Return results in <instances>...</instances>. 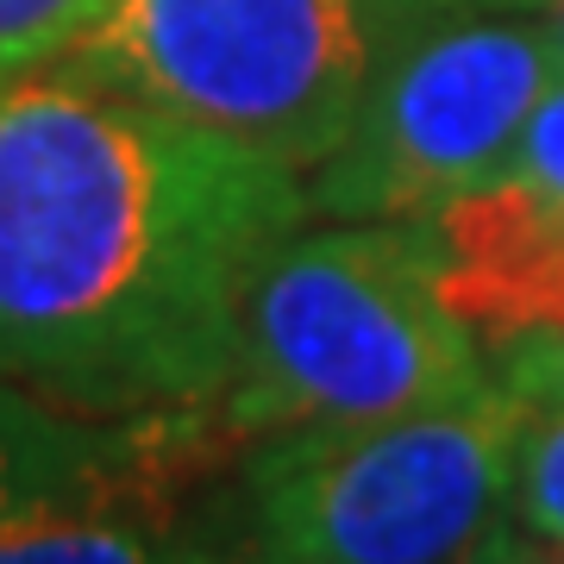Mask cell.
<instances>
[{"instance_id": "obj_4", "label": "cell", "mask_w": 564, "mask_h": 564, "mask_svg": "<svg viewBox=\"0 0 564 564\" xmlns=\"http://www.w3.org/2000/svg\"><path fill=\"white\" fill-rule=\"evenodd\" d=\"M408 0H113L63 69L314 176Z\"/></svg>"}, {"instance_id": "obj_11", "label": "cell", "mask_w": 564, "mask_h": 564, "mask_svg": "<svg viewBox=\"0 0 564 564\" xmlns=\"http://www.w3.org/2000/svg\"><path fill=\"white\" fill-rule=\"evenodd\" d=\"M170 564H276V558L263 552L258 527H251L239 496L232 502L226 496H202L188 527H182L176 552H170Z\"/></svg>"}, {"instance_id": "obj_5", "label": "cell", "mask_w": 564, "mask_h": 564, "mask_svg": "<svg viewBox=\"0 0 564 564\" xmlns=\"http://www.w3.org/2000/svg\"><path fill=\"white\" fill-rule=\"evenodd\" d=\"M558 76V44L521 0H408L351 132L307 176L314 220H433L502 176Z\"/></svg>"}, {"instance_id": "obj_6", "label": "cell", "mask_w": 564, "mask_h": 564, "mask_svg": "<svg viewBox=\"0 0 564 564\" xmlns=\"http://www.w3.org/2000/svg\"><path fill=\"white\" fill-rule=\"evenodd\" d=\"M226 452L214 402L95 414L0 383V564H170Z\"/></svg>"}, {"instance_id": "obj_3", "label": "cell", "mask_w": 564, "mask_h": 564, "mask_svg": "<svg viewBox=\"0 0 564 564\" xmlns=\"http://www.w3.org/2000/svg\"><path fill=\"white\" fill-rule=\"evenodd\" d=\"M533 402L484 383L251 440L239 502L276 564H452L502 521Z\"/></svg>"}, {"instance_id": "obj_1", "label": "cell", "mask_w": 564, "mask_h": 564, "mask_svg": "<svg viewBox=\"0 0 564 564\" xmlns=\"http://www.w3.org/2000/svg\"><path fill=\"white\" fill-rule=\"evenodd\" d=\"M307 176L76 69L0 88V383L95 414L220 402Z\"/></svg>"}, {"instance_id": "obj_7", "label": "cell", "mask_w": 564, "mask_h": 564, "mask_svg": "<svg viewBox=\"0 0 564 564\" xmlns=\"http://www.w3.org/2000/svg\"><path fill=\"white\" fill-rule=\"evenodd\" d=\"M421 226L489 377L533 408H564V214L484 182Z\"/></svg>"}, {"instance_id": "obj_2", "label": "cell", "mask_w": 564, "mask_h": 564, "mask_svg": "<svg viewBox=\"0 0 564 564\" xmlns=\"http://www.w3.org/2000/svg\"><path fill=\"white\" fill-rule=\"evenodd\" d=\"M496 383L445 302L421 220L295 226L251 270L220 421L251 445L307 421H370Z\"/></svg>"}, {"instance_id": "obj_12", "label": "cell", "mask_w": 564, "mask_h": 564, "mask_svg": "<svg viewBox=\"0 0 564 564\" xmlns=\"http://www.w3.org/2000/svg\"><path fill=\"white\" fill-rule=\"evenodd\" d=\"M477 552H484V564H564V545L545 540V533H533V527H489L484 540H477Z\"/></svg>"}, {"instance_id": "obj_13", "label": "cell", "mask_w": 564, "mask_h": 564, "mask_svg": "<svg viewBox=\"0 0 564 564\" xmlns=\"http://www.w3.org/2000/svg\"><path fill=\"white\" fill-rule=\"evenodd\" d=\"M521 7H533V20L552 32V44H558V57H564V0H521Z\"/></svg>"}, {"instance_id": "obj_14", "label": "cell", "mask_w": 564, "mask_h": 564, "mask_svg": "<svg viewBox=\"0 0 564 564\" xmlns=\"http://www.w3.org/2000/svg\"><path fill=\"white\" fill-rule=\"evenodd\" d=\"M452 564H484V552H477V545H470V552H464V558H452Z\"/></svg>"}, {"instance_id": "obj_9", "label": "cell", "mask_w": 564, "mask_h": 564, "mask_svg": "<svg viewBox=\"0 0 564 564\" xmlns=\"http://www.w3.org/2000/svg\"><path fill=\"white\" fill-rule=\"evenodd\" d=\"M514 521L564 545V408H533L514 445Z\"/></svg>"}, {"instance_id": "obj_8", "label": "cell", "mask_w": 564, "mask_h": 564, "mask_svg": "<svg viewBox=\"0 0 564 564\" xmlns=\"http://www.w3.org/2000/svg\"><path fill=\"white\" fill-rule=\"evenodd\" d=\"M113 0H0V88L51 69L107 20Z\"/></svg>"}, {"instance_id": "obj_10", "label": "cell", "mask_w": 564, "mask_h": 564, "mask_svg": "<svg viewBox=\"0 0 564 564\" xmlns=\"http://www.w3.org/2000/svg\"><path fill=\"white\" fill-rule=\"evenodd\" d=\"M496 182H508L514 195L552 207V214H564V76L533 101V113H527L521 139H514Z\"/></svg>"}]
</instances>
